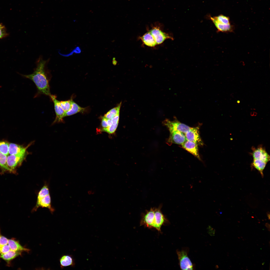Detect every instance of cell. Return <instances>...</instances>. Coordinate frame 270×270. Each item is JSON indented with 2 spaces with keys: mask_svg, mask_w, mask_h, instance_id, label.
Wrapping results in <instances>:
<instances>
[{
  "mask_svg": "<svg viewBox=\"0 0 270 270\" xmlns=\"http://www.w3.org/2000/svg\"><path fill=\"white\" fill-rule=\"evenodd\" d=\"M49 60H44L40 57L36 62V67L33 72L28 75L20 74L22 76L32 81L40 93L50 96L49 81L46 70Z\"/></svg>",
  "mask_w": 270,
  "mask_h": 270,
  "instance_id": "cell-1",
  "label": "cell"
},
{
  "mask_svg": "<svg viewBox=\"0 0 270 270\" xmlns=\"http://www.w3.org/2000/svg\"><path fill=\"white\" fill-rule=\"evenodd\" d=\"M28 154V152L7 156V164L10 172L14 173L16 169L20 166Z\"/></svg>",
  "mask_w": 270,
  "mask_h": 270,
  "instance_id": "cell-2",
  "label": "cell"
},
{
  "mask_svg": "<svg viewBox=\"0 0 270 270\" xmlns=\"http://www.w3.org/2000/svg\"><path fill=\"white\" fill-rule=\"evenodd\" d=\"M163 122L164 124L168 128L170 132L179 131L185 134L191 128L181 123L176 118L173 121L166 119Z\"/></svg>",
  "mask_w": 270,
  "mask_h": 270,
  "instance_id": "cell-3",
  "label": "cell"
},
{
  "mask_svg": "<svg viewBox=\"0 0 270 270\" xmlns=\"http://www.w3.org/2000/svg\"><path fill=\"white\" fill-rule=\"evenodd\" d=\"M177 254L180 268L182 270H193V266L188 257L186 252L184 250H177Z\"/></svg>",
  "mask_w": 270,
  "mask_h": 270,
  "instance_id": "cell-4",
  "label": "cell"
},
{
  "mask_svg": "<svg viewBox=\"0 0 270 270\" xmlns=\"http://www.w3.org/2000/svg\"><path fill=\"white\" fill-rule=\"evenodd\" d=\"M185 135L187 140L194 142L200 146L203 145L200 135L198 126L191 128Z\"/></svg>",
  "mask_w": 270,
  "mask_h": 270,
  "instance_id": "cell-5",
  "label": "cell"
},
{
  "mask_svg": "<svg viewBox=\"0 0 270 270\" xmlns=\"http://www.w3.org/2000/svg\"><path fill=\"white\" fill-rule=\"evenodd\" d=\"M50 97L54 103L56 114L55 119L52 124L56 123L63 122V118L64 117L65 112L61 106L60 101L58 100L56 98V96L54 95L51 94Z\"/></svg>",
  "mask_w": 270,
  "mask_h": 270,
  "instance_id": "cell-6",
  "label": "cell"
},
{
  "mask_svg": "<svg viewBox=\"0 0 270 270\" xmlns=\"http://www.w3.org/2000/svg\"><path fill=\"white\" fill-rule=\"evenodd\" d=\"M154 218V208H151L143 214L140 224L148 228H153Z\"/></svg>",
  "mask_w": 270,
  "mask_h": 270,
  "instance_id": "cell-7",
  "label": "cell"
},
{
  "mask_svg": "<svg viewBox=\"0 0 270 270\" xmlns=\"http://www.w3.org/2000/svg\"><path fill=\"white\" fill-rule=\"evenodd\" d=\"M161 207L154 208V218L153 228H155L158 231L160 230L161 226L167 220L162 213L161 210Z\"/></svg>",
  "mask_w": 270,
  "mask_h": 270,
  "instance_id": "cell-8",
  "label": "cell"
},
{
  "mask_svg": "<svg viewBox=\"0 0 270 270\" xmlns=\"http://www.w3.org/2000/svg\"><path fill=\"white\" fill-rule=\"evenodd\" d=\"M252 154L253 159L260 160L267 163L270 160V155L262 146L252 148Z\"/></svg>",
  "mask_w": 270,
  "mask_h": 270,
  "instance_id": "cell-9",
  "label": "cell"
},
{
  "mask_svg": "<svg viewBox=\"0 0 270 270\" xmlns=\"http://www.w3.org/2000/svg\"><path fill=\"white\" fill-rule=\"evenodd\" d=\"M170 136L168 144L170 145L174 143L182 145L186 140L185 134L180 132L174 131L170 132Z\"/></svg>",
  "mask_w": 270,
  "mask_h": 270,
  "instance_id": "cell-10",
  "label": "cell"
},
{
  "mask_svg": "<svg viewBox=\"0 0 270 270\" xmlns=\"http://www.w3.org/2000/svg\"><path fill=\"white\" fill-rule=\"evenodd\" d=\"M149 31L153 36L156 44H161L166 39L172 38L158 28L154 27Z\"/></svg>",
  "mask_w": 270,
  "mask_h": 270,
  "instance_id": "cell-11",
  "label": "cell"
},
{
  "mask_svg": "<svg viewBox=\"0 0 270 270\" xmlns=\"http://www.w3.org/2000/svg\"><path fill=\"white\" fill-rule=\"evenodd\" d=\"M51 202V198L50 194L37 200L36 205L32 210V212L36 211L39 207H42L47 208L51 212H53L54 209L52 206Z\"/></svg>",
  "mask_w": 270,
  "mask_h": 270,
  "instance_id": "cell-12",
  "label": "cell"
},
{
  "mask_svg": "<svg viewBox=\"0 0 270 270\" xmlns=\"http://www.w3.org/2000/svg\"><path fill=\"white\" fill-rule=\"evenodd\" d=\"M181 145L183 148L200 160L198 150V145L197 144L186 140Z\"/></svg>",
  "mask_w": 270,
  "mask_h": 270,
  "instance_id": "cell-13",
  "label": "cell"
},
{
  "mask_svg": "<svg viewBox=\"0 0 270 270\" xmlns=\"http://www.w3.org/2000/svg\"><path fill=\"white\" fill-rule=\"evenodd\" d=\"M32 143H31L26 147L13 143L9 144L8 148L9 154L15 155L23 154L28 152L27 148Z\"/></svg>",
  "mask_w": 270,
  "mask_h": 270,
  "instance_id": "cell-14",
  "label": "cell"
},
{
  "mask_svg": "<svg viewBox=\"0 0 270 270\" xmlns=\"http://www.w3.org/2000/svg\"><path fill=\"white\" fill-rule=\"evenodd\" d=\"M210 19L218 32H232L234 30V26L231 24H225L220 22L217 21L214 17H210Z\"/></svg>",
  "mask_w": 270,
  "mask_h": 270,
  "instance_id": "cell-15",
  "label": "cell"
},
{
  "mask_svg": "<svg viewBox=\"0 0 270 270\" xmlns=\"http://www.w3.org/2000/svg\"><path fill=\"white\" fill-rule=\"evenodd\" d=\"M8 244L10 250H12L22 252H28L30 251V249L23 246L18 241L14 240H8Z\"/></svg>",
  "mask_w": 270,
  "mask_h": 270,
  "instance_id": "cell-16",
  "label": "cell"
},
{
  "mask_svg": "<svg viewBox=\"0 0 270 270\" xmlns=\"http://www.w3.org/2000/svg\"><path fill=\"white\" fill-rule=\"evenodd\" d=\"M60 266L62 268L70 266H74L75 265L74 258L70 255H64L62 256L60 259Z\"/></svg>",
  "mask_w": 270,
  "mask_h": 270,
  "instance_id": "cell-17",
  "label": "cell"
},
{
  "mask_svg": "<svg viewBox=\"0 0 270 270\" xmlns=\"http://www.w3.org/2000/svg\"><path fill=\"white\" fill-rule=\"evenodd\" d=\"M140 38L144 44L147 46L152 47L156 44L153 36L149 31L145 34Z\"/></svg>",
  "mask_w": 270,
  "mask_h": 270,
  "instance_id": "cell-18",
  "label": "cell"
},
{
  "mask_svg": "<svg viewBox=\"0 0 270 270\" xmlns=\"http://www.w3.org/2000/svg\"><path fill=\"white\" fill-rule=\"evenodd\" d=\"M86 108L80 106L73 100L72 102V108L69 111L65 112L64 117L70 116L80 112H84Z\"/></svg>",
  "mask_w": 270,
  "mask_h": 270,
  "instance_id": "cell-19",
  "label": "cell"
},
{
  "mask_svg": "<svg viewBox=\"0 0 270 270\" xmlns=\"http://www.w3.org/2000/svg\"><path fill=\"white\" fill-rule=\"evenodd\" d=\"M22 252H16L10 250L7 252L0 255V258L5 260L7 262L22 254Z\"/></svg>",
  "mask_w": 270,
  "mask_h": 270,
  "instance_id": "cell-20",
  "label": "cell"
},
{
  "mask_svg": "<svg viewBox=\"0 0 270 270\" xmlns=\"http://www.w3.org/2000/svg\"><path fill=\"white\" fill-rule=\"evenodd\" d=\"M267 163L258 159H253L251 164L252 166L260 172L262 176H263V171Z\"/></svg>",
  "mask_w": 270,
  "mask_h": 270,
  "instance_id": "cell-21",
  "label": "cell"
},
{
  "mask_svg": "<svg viewBox=\"0 0 270 270\" xmlns=\"http://www.w3.org/2000/svg\"><path fill=\"white\" fill-rule=\"evenodd\" d=\"M7 156L0 152V168L3 172H10L7 164Z\"/></svg>",
  "mask_w": 270,
  "mask_h": 270,
  "instance_id": "cell-22",
  "label": "cell"
},
{
  "mask_svg": "<svg viewBox=\"0 0 270 270\" xmlns=\"http://www.w3.org/2000/svg\"><path fill=\"white\" fill-rule=\"evenodd\" d=\"M9 143L6 141H0V152L8 156L9 154L8 148Z\"/></svg>",
  "mask_w": 270,
  "mask_h": 270,
  "instance_id": "cell-23",
  "label": "cell"
},
{
  "mask_svg": "<svg viewBox=\"0 0 270 270\" xmlns=\"http://www.w3.org/2000/svg\"><path fill=\"white\" fill-rule=\"evenodd\" d=\"M49 194H50V193L48 186V184H45L38 192L37 200H38Z\"/></svg>",
  "mask_w": 270,
  "mask_h": 270,
  "instance_id": "cell-24",
  "label": "cell"
},
{
  "mask_svg": "<svg viewBox=\"0 0 270 270\" xmlns=\"http://www.w3.org/2000/svg\"><path fill=\"white\" fill-rule=\"evenodd\" d=\"M72 100L60 101V105L61 107L65 112L69 110L71 108L72 105Z\"/></svg>",
  "mask_w": 270,
  "mask_h": 270,
  "instance_id": "cell-25",
  "label": "cell"
},
{
  "mask_svg": "<svg viewBox=\"0 0 270 270\" xmlns=\"http://www.w3.org/2000/svg\"><path fill=\"white\" fill-rule=\"evenodd\" d=\"M214 17L217 21L220 22L225 24H230V18L228 16L220 14Z\"/></svg>",
  "mask_w": 270,
  "mask_h": 270,
  "instance_id": "cell-26",
  "label": "cell"
},
{
  "mask_svg": "<svg viewBox=\"0 0 270 270\" xmlns=\"http://www.w3.org/2000/svg\"><path fill=\"white\" fill-rule=\"evenodd\" d=\"M118 124H112L110 126H108L106 128H103L102 129L103 131L106 132L109 134H112L114 133L116 131L118 125Z\"/></svg>",
  "mask_w": 270,
  "mask_h": 270,
  "instance_id": "cell-27",
  "label": "cell"
},
{
  "mask_svg": "<svg viewBox=\"0 0 270 270\" xmlns=\"http://www.w3.org/2000/svg\"><path fill=\"white\" fill-rule=\"evenodd\" d=\"M8 35L5 26L2 24H0V39L6 37Z\"/></svg>",
  "mask_w": 270,
  "mask_h": 270,
  "instance_id": "cell-28",
  "label": "cell"
},
{
  "mask_svg": "<svg viewBox=\"0 0 270 270\" xmlns=\"http://www.w3.org/2000/svg\"><path fill=\"white\" fill-rule=\"evenodd\" d=\"M8 239L2 235L0 230V247L8 244Z\"/></svg>",
  "mask_w": 270,
  "mask_h": 270,
  "instance_id": "cell-29",
  "label": "cell"
},
{
  "mask_svg": "<svg viewBox=\"0 0 270 270\" xmlns=\"http://www.w3.org/2000/svg\"><path fill=\"white\" fill-rule=\"evenodd\" d=\"M10 250L8 244L0 247V255L5 254Z\"/></svg>",
  "mask_w": 270,
  "mask_h": 270,
  "instance_id": "cell-30",
  "label": "cell"
},
{
  "mask_svg": "<svg viewBox=\"0 0 270 270\" xmlns=\"http://www.w3.org/2000/svg\"><path fill=\"white\" fill-rule=\"evenodd\" d=\"M119 115L120 114H117L111 119L112 124H118L119 118Z\"/></svg>",
  "mask_w": 270,
  "mask_h": 270,
  "instance_id": "cell-31",
  "label": "cell"
},
{
  "mask_svg": "<svg viewBox=\"0 0 270 270\" xmlns=\"http://www.w3.org/2000/svg\"><path fill=\"white\" fill-rule=\"evenodd\" d=\"M101 124L102 127L103 128H106L108 126L107 121V119L104 117H102Z\"/></svg>",
  "mask_w": 270,
  "mask_h": 270,
  "instance_id": "cell-32",
  "label": "cell"
},
{
  "mask_svg": "<svg viewBox=\"0 0 270 270\" xmlns=\"http://www.w3.org/2000/svg\"><path fill=\"white\" fill-rule=\"evenodd\" d=\"M114 116L108 112L104 115V117L107 119H112Z\"/></svg>",
  "mask_w": 270,
  "mask_h": 270,
  "instance_id": "cell-33",
  "label": "cell"
},
{
  "mask_svg": "<svg viewBox=\"0 0 270 270\" xmlns=\"http://www.w3.org/2000/svg\"><path fill=\"white\" fill-rule=\"evenodd\" d=\"M107 119V122L108 126H110L112 124L111 119Z\"/></svg>",
  "mask_w": 270,
  "mask_h": 270,
  "instance_id": "cell-34",
  "label": "cell"
},
{
  "mask_svg": "<svg viewBox=\"0 0 270 270\" xmlns=\"http://www.w3.org/2000/svg\"><path fill=\"white\" fill-rule=\"evenodd\" d=\"M265 226L266 227L268 231H270V224L268 223H266L265 224Z\"/></svg>",
  "mask_w": 270,
  "mask_h": 270,
  "instance_id": "cell-35",
  "label": "cell"
},
{
  "mask_svg": "<svg viewBox=\"0 0 270 270\" xmlns=\"http://www.w3.org/2000/svg\"><path fill=\"white\" fill-rule=\"evenodd\" d=\"M254 114V112H251L250 113V115L251 116H252Z\"/></svg>",
  "mask_w": 270,
  "mask_h": 270,
  "instance_id": "cell-36",
  "label": "cell"
},
{
  "mask_svg": "<svg viewBox=\"0 0 270 270\" xmlns=\"http://www.w3.org/2000/svg\"><path fill=\"white\" fill-rule=\"evenodd\" d=\"M257 114L256 112H254V116H256L257 115Z\"/></svg>",
  "mask_w": 270,
  "mask_h": 270,
  "instance_id": "cell-37",
  "label": "cell"
},
{
  "mask_svg": "<svg viewBox=\"0 0 270 270\" xmlns=\"http://www.w3.org/2000/svg\"><path fill=\"white\" fill-rule=\"evenodd\" d=\"M237 103H238V104H239L240 102V101L239 100H238L237 101Z\"/></svg>",
  "mask_w": 270,
  "mask_h": 270,
  "instance_id": "cell-38",
  "label": "cell"
},
{
  "mask_svg": "<svg viewBox=\"0 0 270 270\" xmlns=\"http://www.w3.org/2000/svg\"><path fill=\"white\" fill-rule=\"evenodd\" d=\"M265 263V262H263L262 263V265H264V264Z\"/></svg>",
  "mask_w": 270,
  "mask_h": 270,
  "instance_id": "cell-39",
  "label": "cell"
}]
</instances>
